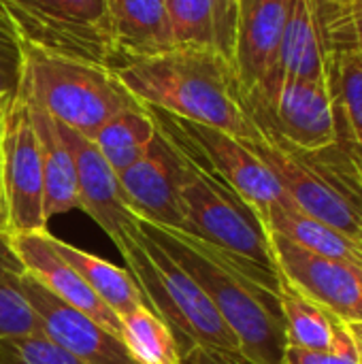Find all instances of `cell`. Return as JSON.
<instances>
[{
  "mask_svg": "<svg viewBox=\"0 0 362 364\" xmlns=\"http://www.w3.org/2000/svg\"><path fill=\"white\" fill-rule=\"evenodd\" d=\"M280 305L286 322L288 348L314 352L354 350L346 324L329 309L305 296L284 275L280 277Z\"/></svg>",
  "mask_w": 362,
  "mask_h": 364,
  "instance_id": "obj_21",
  "label": "cell"
},
{
  "mask_svg": "<svg viewBox=\"0 0 362 364\" xmlns=\"http://www.w3.org/2000/svg\"><path fill=\"white\" fill-rule=\"evenodd\" d=\"M252 117L262 134L299 151H316L339 139L329 79H288L271 107L252 111Z\"/></svg>",
  "mask_w": 362,
  "mask_h": 364,
  "instance_id": "obj_11",
  "label": "cell"
},
{
  "mask_svg": "<svg viewBox=\"0 0 362 364\" xmlns=\"http://www.w3.org/2000/svg\"><path fill=\"white\" fill-rule=\"evenodd\" d=\"M6 102H0V134H2V111ZM6 235V203H4V183H2V151H0V235Z\"/></svg>",
  "mask_w": 362,
  "mask_h": 364,
  "instance_id": "obj_34",
  "label": "cell"
},
{
  "mask_svg": "<svg viewBox=\"0 0 362 364\" xmlns=\"http://www.w3.org/2000/svg\"><path fill=\"white\" fill-rule=\"evenodd\" d=\"M4 102H6V100H4Z\"/></svg>",
  "mask_w": 362,
  "mask_h": 364,
  "instance_id": "obj_36",
  "label": "cell"
},
{
  "mask_svg": "<svg viewBox=\"0 0 362 364\" xmlns=\"http://www.w3.org/2000/svg\"><path fill=\"white\" fill-rule=\"evenodd\" d=\"M282 364H361L356 358V350L344 352H314L301 348H288Z\"/></svg>",
  "mask_w": 362,
  "mask_h": 364,
  "instance_id": "obj_29",
  "label": "cell"
},
{
  "mask_svg": "<svg viewBox=\"0 0 362 364\" xmlns=\"http://www.w3.org/2000/svg\"><path fill=\"white\" fill-rule=\"evenodd\" d=\"M0 364H83L41 331L0 339Z\"/></svg>",
  "mask_w": 362,
  "mask_h": 364,
  "instance_id": "obj_28",
  "label": "cell"
},
{
  "mask_svg": "<svg viewBox=\"0 0 362 364\" xmlns=\"http://www.w3.org/2000/svg\"><path fill=\"white\" fill-rule=\"evenodd\" d=\"M139 226L196 279L250 360L256 364L284 363L288 339L280 305L282 275L273 277L247 267L190 232L141 220Z\"/></svg>",
  "mask_w": 362,
  "mask_h": 364,
  "instance_id": "obj_1",
  "label": "cell"
},
{
  "mask_svg": "<svg viewBox=\"0 0 362 364\" xmlns=\"http://www.w3.org/2000/svg\"><path fill=\"white\" fill-rule=\"evenodd\" d=\"M19 85L58 124L92 139L126 109L143 107L117 75L98 64L79 62L19 45Z\"/></svg>",
  "mask_w": 362,
  "mask_h": 364,
  "instance_id": "obj_4",
  "label": "cell"
},
{
  "mask_svg": "<svg viewBox=\"0 0 362 364\" xmlns=\"http://www.w3.org/2000/svg\"><path fill=\"white\" fill-rule=\"evenodd\" d=\"M181 207L183 232H190L247 267L280 277L267 230L256 211L190 156L188 173L181 183Z\"/></svg>",
  "mask_w": 362,
  "mask_h": 364,
  "instance_id": "obj_5",
  "label": "cell"
},
{
  "mask_svg": "<svg viewBox=\"0 0 362 364\" xmlns=\"http://www.w3.org/2000/svg\"><path fill=\"white\" fill-rule=\"evenodd\" d=\"M147 107V105H145ZM156 124L207 173L226 183L260 218L271 205L290 203L271 168L252 147L222 130L194 124L160 109L147 107Z\"/></svg>",
  "mask_w": 362,
  "mask_h": 364,
  "instance_id": "obj_7",
  "label": "cell"
},
{
  "mask_svg": "<svg viewBox=\"0 0 362 364\" xmlns=\"http://www.w3.org/2000/svg\"><path fill=\"white\" fill-rule=\"evenodd\" d=\"M21 290L38 320V331L83 364H137L122 337L60 301L28 273L21 277Z\"/></svg>",
  "mask_w": 362,
  "mask_h": 364,
  "instance_id": "obj_13",
  "label": "cell"
},
{
  "mask_svg": "<svg viewBox=\"0 0 362 364\" xmlns=\"http://www.w3.org/2000/svg\"><path fill=\"white\" fill-rule=\"evenodd\" d=\"M260 222L265 230L277 232L288 241L301 245L320 256L337 258L348 264L362 269V243L344 235L341 230L299 211L292 203L271 205L262 215Z\"/></svg>",
  "mask_w": 362,
  "mask_h": 364,
  "instance_id": "obj_23",
  "label": "cell"
},
{
  "mask_svg": "<svg viewBox=\"0 0 362 364\" xmlns=\"http://www.w3.org/2000/svg\"><path fill=\"white\" fill-rule=\"evenodd\" d=\"M348 17L354 36V47L362 51V0H348Z\"/></svg>",
  "mask_w": 362,
  "mask_h": 364,
  "instance_id": "obj_33",
  "label": "cell"
},
{
  "mask_svg": "<svg viewBox=\"0 0 362 364\" xmlns=\"http://www.w3.org/2000/svg\"><path fill=\"white\" fill-rule=\"evenodd\" d=\"M177 47L222 55L235 66L239 0H166Z\"/></svg>",
  "mask_w": 362,
  "mask_h": 364,
  "instance_id": "obj_18",
  "label": "cell"
},
{
  "mask_svg": "<svg viewBox=\"0 0 362 364\" xmlns=\"http://www.w3.org/2000/svg\"><path fill=\"white\" fill-rule=\"evenodd\" d=\"M9 239L30 277H34L41 286H45L66 305L92 318L105 331L122 337V322L117 320V316L87 288L81 275L53 250L49 241V230L15 235Z\"/></svg>",
  "mask_w": 362,
  "mask_h": 364,
  "instance_id": "obj_17",
  "label": "cell"
},
{
  "mask_svg": "<svg viewBox=\"0 0 362 364\" xmlns=\"http://www.w3.org/2000/svg\"><path fill=\"white\" fill-rule=\"evenodd\" d=\"M19 45L90 62L119 64L107 0H2Z\"/></svg>",
  "mask_w": 362,
  "mask_h": 364,
  "instance_id": "obj_6",
  "label": "cell"
},
{
  "mask_svg": "<svg viewBox=\"0 0 362 364\" xmlns=\"http://www.w3.org/2000/svg\"><path fill=\"white\" fill-rule=\"evenodd\" d=\"M181 360L183 364H256L241 352H237V354L218 352V350H205L198 346H190V348L181 350Z\"/></svg>",
  "mask_w": 362,
  "mask_h": 364,
  "instance_id": "obj_30",
  "label": "cell"
},
{
  "mask_svg": "<svg viewBox=\"0 0 362 364\" xmlns=\"http://www.w3.org/2000/svg\"><path fill=\"white\" fill-rule=\"evenodd\" d=\"M326 60H329V51H326L318 0H292L273 75L265 92L247 100L250 113L271 107L282 83L288 79H309V81L329 79Z\"/></svg>",
  "mask_w": 362,
  "mask_h": 364,
  "instance_id": "obj_16",
  "label": "cell"
},
{
  "mask_svg": "<svg viewBox=\"0 0 362 364\" xmlns=\"http://www.w3.org/2000/svg\"><path fill=\"white\" fill-rule=\"evenodd\" d=\"M280 273L305 296L329 309L344 324L362 322V269L320 256L267 230Z\"/></svg>",
  "mask_w": 362,
  "mask_h": 364,
  "instance_id": "obj_12",
  "label": "cell"
},
{
  "mask_svg": "<svg viewBox=\"0 0 362 364\" xmlns=\"http://www.w3.org/2000/svg\"><path fill=\"white\" fill-rule=\"evenodd\" d=\"M143 296L173 331L179 348L198 346L218 352H241L228 324L222 320L196 279L177 264L141 226L117 245ZM243 354V352H241Z\"/></svg>",
  "mask_w": 362,
  "mask_h": 364,
  "instance_id": "obj_3",
  "label": "cell"
},
{
  "mask_svg": "<svg viewBox=\"0 0 362 364\" xmlns=\"http://www.w3.org/2000/svg\"><path fill=\"white\" fill-rule=\"evenodd\" d=\"M329 87L335 105L337 134L362 151V51L344 47L329 55Z\"/></svg>",
  "mask_w": 362,
  "mask_h": 364,
  "instance_id": "obj_24",
  "label": "cell"
},
{
  "mask_svg": "<svg viewBox=\"0 0 362 364\" xmlns=\"http://www.w3.org/2000/svg\"><path fill=\"white\" fill-rule=\"evenodd\" d=\"M247 145L271 168L288 200L299 211L362 243V209L354 200L331 186L318 171L301 160L297 151H292L277 139L265 134L260 141Z\"/></svg>",
  "mask_w": 362,
  "mask_h": 364,
  "instance_id": "obj_10",
  "label": "cell"
},
{
  "mask_svg": "<svg viewBox=\"0 0 362 364\" xmlns=\"http://www.w3.org/2000/svg\"><path fill=\"white\" fill-rule=\"evenodd\" d=\"M292 0H239L235 70L245 102L260 96L273 75Z\"/></svg>",
  "mask_w": 362,
  "mask_h": 364,
  "instance_id": "obj_15",
  "label": "cell"
},
{
  "mask_svg": "<svg viewBox=\"0 0 362 364\" xmlns=\"http://www.w3.org/2000/svg\"><path fill=\"white\" fill-rule=\"evenodd\" d=\"M186 173L188 156L158 126L143 158L122 171L117 179L128 209L141 222L183 230L181 183Z\"/></svg>",
  "mask_w": 362,
  "mask_h": 364,
  "instance_id": "obj_9",
  "label": "cell"
},
{
  "mask_svg": "<svg viewBox=\"0 0 362 364\" xmlns=\"http://www.w3.org/2000/svg\"><path fill=\"white\" fill-rule=\"evenodd\" d=\"M122 341L137 364H183L171 326L145 305L122 320Z\"/></svg>",
  "mask_w": 362,
  "mask_h": 364,
  "instance_id": "obj_26",
  "label": "cell"
},
{
  "mask_svg": "<svg viewBox=\"0 0 362 364\" xmlns=\"http://www.w3.org/2000/svg\"><path fill=\"white\" fill-rule=\"evenodd\" d=\"M2 183L6 203V235L47 230L43 209V164L26 94L17 87L2 111Z\"/></svg>",
  "mask_w": 362,
  "mask_h": 364,
  "instance_id": "obj_8",
  "label": "cell"
},
{
  "mask_svg": "<svg viewBox=\"0 0 362 364\" xmlns=\"http://www.w3.org/2000/svg\"><path fill=\"white\" fill-rule=\"evenodd\" d=\"M26 269L19 262L9 235H0V339L21 337L38 331V320L23 296L21 277Z\"/></svg>",
  "mask_w": 362,
  "mask_h": 364,
  "instance_id": "obj_27",
  "label": "cell"
},
{
  "mask_svg": "<svg viewBox=\"0 0 362 364\" xmlns=\"http://www.w3.org/2000/svg\"><path fill=\"white\" fill-rule=\"evenodd\" d=\"M113 73L147 107L245 143L265 136L247 109L235 66L213 51L175 47L158 55L124 60Z\"/></svg>",
  "mask_w": 362,
  "mask_h": 364,
  "instance_id": "obj_2",
  "label": "cell"
},
{
  "mask_svg": "<svg viewBox=\"0 0 362 364\" xmlns=\"http://www.w3.org/2000/svg\"><path fill=\"white\" fill-rule=\"evenodd\" d=\"M0 49L6 51L9 55L21 60L19 38H17V32H15L13 23H11V17H9V13H6L2 0H0Z\"/></svg>",
  "mask_w": 362,
  "mask_h": 364,
  "instance_id": "obj_32",
  "label": "cell"
},
{
  "mask_svg": "<svg viewBox=\"0 0 362 364\" xmlns=\"http://www.w3.org/2000/svg\"><path fill=\"white\" fill-rule=\"evenodd\" d=\"M346 331H348V335L352 339V346L356 350V358L362 364V322H348Z\"/></svg>",
  "mask_w": 362,
  "mask_h": 364,
  "instance_id": "obj_35",
  "label": "cell"
},
{
  "mask_svg": "<svg viewBox=\"0 0 362 364\" xmlns=\"http://www.w3.org/2000/svg\"><path fill=\"white\" fill-rule=\"evenodd\" d=\"M17 87L26 94V90L19 83ZM26 100L30 107L32 126H34V132L38 136V147H41L43 188H45L43 209L49 222L53 215H62L73 209H79L77 173H75L73 156L60 134L55 119L45 109H41L28 94H26Z\"/></svg>",
  "mask_w": 362,
  "mask_h": 364,
  "instance_id": "obj_20",
  "label": "cell"
},
{
  "mask_svg": "<svg viewBox=\"0 0 362 364\" xmlns=\"http://www.w3.org/2000/svg\"><path fill=\"white\" fill-rule=\"evenodd\" d=\"M19 58H13L0 49V102L9 100L15 94L19 83Z\"/></svg>",
  "mask_w": 362,
  "mask_h": 364,
  "instance_id": "obj_31",
  "label": "cell"
},
{
  "mask_svg": "<svg viewBox=\"0 0 362 364\" xmlns=\"http://www.w3.org/2000/svg\"><path fill=\"white\" fill-rule=\"evenodd\" d=\"M156 132L158 124L143 105L117 113L92 136V143L98 147L109 166L119 175L143 158Z\"/></svg>",
  "mask_w": 362,
  "mask_h": 364,
  "instance_id": "obj_25",
  "label": "cell"
},
{
  "mask_svg": "<svg viewBox=\"0 0 362 364\" xmlns=\"http://www.w3.org/2000/svg\"><path fill=\"white\" fill-rule=\"evenodd\" d=\"M49 241L53 250L81 275L87 288L117 316L119 322L137 307L141 305L149 307L147 299L143 296L139 284L134 282L128 269L115 267L109 260H102L85 250H79L77 245H70L53 237L51 232H49Z\"/></svg>",
  "mask_w": 362,
  "mask_h": 364,
  "instance_id": "obj_22",
  "label": "cell"
},
{
  "mask_svg": "<svg viewBox=\"0 0 362 364\" xmlns=\"http://www.w3.org/2000/svg\"><path fill=\"white\" fill-rule=\"evenodd\" d=\"M111 36L124 60L149 58L175 49L166 0H107Z\"/></svg>",
  "mask_w": 362,
  "mask_h": 364,
  "instance_id": "obj_19",
  "label": "cell"
},
{
  "mask_svg": "<svg viewBox=\"0 0 362 364\" xmlns=\"http://www.w3.org/2000/svg\"><path fill=\"white\" fill-rule=\"evenodd\" d=\"M58 128L75 162L79 209L85 211L115 245H119L137 230L139 220L124 200L117 173L109 166L92 139L62 124H58Z\"/></svg>",
  "mask_w": 362,
  "mask_h": 364,
  "instance_id": "obj_14",
  "label": "cell"
}]
</instances>
